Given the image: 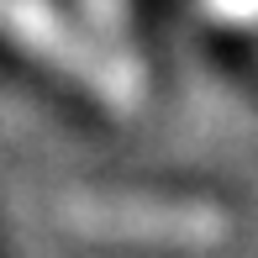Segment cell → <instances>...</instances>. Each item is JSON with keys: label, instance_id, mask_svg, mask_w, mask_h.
<instances>
[{"label": "cell", "instance_id": "6da1fadb", "mask_svg": "<svg viewBox=\"0 0 258 258\" xmlns=\"http://www.w3.org/2000/svg\"><path fill=\"white\" fill-rule=\"evenodd\" d=\"M58 221L79 237L105 242H163V248H211L227 237V211L211 201H158V195H69Z\"/></svg>", "mask_w": 258, "mask_h": 258}, {"label": "cell", "instance_id": "7a4b0ae2", "mask_svg": "<svg viewBox=\"0 0 258 258\" xmlns=\"http://www.w3.org/2000/svg\"><path fill=\"white\" fill-rule=\"evenodd\" d=\"M0 27L21 42L32 58H42L48 69L79 79L90 95H100L111 111H132L143 100V74H132L126 63H116L100 42H90L74 21H63L48 0H0Z\"/></svg>", "mask_w": 258, "mask_h": 258}, {"label": "cell", "instance_id": "3957f363", "mask_svg": "<svg viewBox=\"0 0 258 258\" xmlns=\"http://www.w3.org/2000/svg\"><path fill=\"white\" fill-rule=\"evenodd\" d=\"M206 6L227 21H258V0H206Z\"/></svg>", "mask_w": 258, "mask_h": 258}]
</instances>
